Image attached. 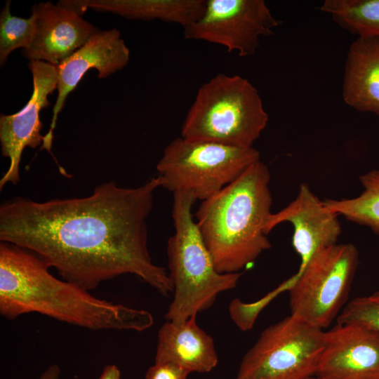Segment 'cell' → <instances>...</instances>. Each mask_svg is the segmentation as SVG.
Instances as JSON below:
<instances>
[{
  "label": "cell",
  "mask_w": 379,
  "mask_h": 379,
  "mask_svg": "<svg viewBox=\"0 0 379 379\" xmlns=\"http://www.w3.org/2000/svg\"><path fill=\"white\" fill-rule=\"evenodd\" d=\"M159 187L153 177L136 187L102 183L82 198L16 197L0 206V240L32 252L86 290L130 274L168 296V272L152 262L147 247V219Z\"/></svg>",
  "instance_id": "1"
},
{
  "label": "cell",
  "mask_w": 379,
  "mask_h": 379,
  "mask_svg": "<svg viewBox=\"0 0 379 379\" xmlns=\"http://www.w3.org/2000/svg\"><path fill=\"white\" fill-rule=\"evenodd\" d=\"M49 268L32 252L1 241V314L11 320L39 313L92 331H144L152 326L154 318L148 311L99 298L58 279Z\"/></svg>",
  "instance_id": "2"
},
{
  "label": "cell",
  "mask_w": 379,
  "mask_h": 379,
  "mask_svg": "<svg viewBox=\"0 0 379 379\" xmlns=\"http://www.w3.org/2000/svg\"><path fill=\"white\" fill-rule=\"evenodd\" d=\"M270 173L260 160L211 198L195 221L217 270L237 273L271 247L265 232L272 213Z\"/></svg>",
  "instance_id": "3"
},
{
  "label": "cell",
  "mask_w": 379,
  "mask_h": 379,
  "mask_svg": "<svg viewBox=\"0 0 379 379\" xmlns=\"http://www.w3.org/2000/svg\"><path fill=\"white\" fill-rule=\"evenodd\" d=\"M173 195L175 232L168 239L166 253L173 298L165 317L181 324L210 308L220 293L235 288L241 273L217 270L192 213L197 199L188 192Z\"/></svg>",
  "instance_id": "4"
},
{
  "label": "cell",
  "mask_w": 379,
  "mask_h": 379,
  "mask_svg": "<svg viewBox=\"0 0 379 379\" xmlns=\"http://www.w3.org/2000/svg\"><path fill=\"white\" fill-rule=\"evenodd\" d=\"M268 119L258 91L248 80L220 74L198 90L182 126L181 137L250 147Z\"/></svg>",
  "instance_id": "5"
},
{
  "label": "cell",
  "mask_w": 379,
  "mask_h": 379,
  "mask_svg": "<svg viewBox=\"0 0 379 379\" xmlns=\"http://www.w3.org/2000/svg\"><path fill=\"white\" fill-rule=\"evenodd\" d=\"M260 161L253 147H242L182 137L164 149L157 170L160 187L171 192H188L206 200L237 179Z\"/></svg>",
  "instance_id": "6"
},
{
  "label": "cell",
  "mask_w": 379,
  "mask_h": 379,
  "mask_svg": "<svg viewBox=\"0 0 379 379\" xmlns=\"http://www.w3.org/2000/svg\"><path fill=\"white\" fill-rule=\"evenodd\" d=\"M359 263L352 244H335L314 253L290 279L291 315L324 329L344 307Z\"/></svg>",
  "instance_id": "7"
},
{
  "label": "cell",
  "mask_w": 379,
  "mask_h": 379,
  "mask_svg": "<svg viewBox=\"0 0 379 379\" xmlns=\"http://www.w3.org/2000/svg\"><path fill=\"white\" fill-rule=\"evenodd\" d=\"M325 331L292 315L264 329L235 379H310L324 350Z\"/></svg>",
  "instance_id": "8"
},
{
  "label": "cell",
  "mask_w": 379,
  "mask_h": 379,
  "mask_svg": "<svg viewBox=\"0 0 379 379\" xmlns=\"http://www.w3.org/2000/svg\"><path fill=\"white\" fill-rule=\"evenodd\" d=\"M279 25L263 0H206L201 16L184 28V38L220 44L246 57Z\"/></svg>",
  "instance_id": "9"
},
{
  "label": "cell",
  "mask_w": 379,
  "mask_h": 379,
  "mask_svg": "<svg viewBox=\"0 0 379 379\" xmlns=\"http://www.w3.org/2000/svg\"><path fill=\"white\" fill-rule=\"evenodd\" d=\"M32 74L33 91L27 103L19 112L0 117V142L2 155L9 159L8 170L0 180V190L8 182L20 181L21 157L26 147L36 148L43 144L44 135L39 117L42 109L50 105L48 97L57 89L58 66L32 60L29 62Z\"/></svg>",
  "instance_id": "10"
},
{
  "label": "cell",
  "mask_w": 379,
  "mask_h": 379,
  "mask_svg": "<svg viewBox=\"0 0 379 379\" xmlns=\"http://www.w3.org/2000/svg\"><path fill=\"white\" fill-rule=\"evenodd\" d=\"M316 379H379V333L359 323L325 331Z\"/></svg>",
  "instance_id": "11"
},
{
  "label": "cell",
  "mask_w": 379,
  "mask_h": 379,
  "mask_svg": "<svg viewBox=\"0 0 379 379\" xmlns=\"http://www.w3.org/2000/svg\"><path fill=\"white\" fill-rule=\"evenodd\" d=\"M36 31L31 45L22 49L29 61H43L58 66L82 46L98 29L82 17L73 0L34 4Z\"/></svg>",
  "instance_id": "12"
},
{
  "label": "cell",
  "mask_w": 379,
  "mask_h": 379,
  "mask_svg": "<svg viewBox=\"0 0 379 379\" xmlns=\"http://www.w3.org/2000/svg\"><path fill=\"white\" fill-rule=\"evenodd\" d=\"M130 51L117 29L96 32L82 46L58 66V96L53 109L50 128L44 135L42 149L51 151L58 115L67 97L85 74L95 69L104 79L127 65Z\"/></svg>",
  "instance_id": "13"
},
{
  "label": "cell",
  "mask_w": 379,
  "mask_h": 379,
  "mask_svg": "<svg viewBox=\"0 0 379 379\" xmlns=\"http://www.w3.org/2000/svg\"><path fill=\"white\" fill-rule=\"evenodd\" d=\"M338 215L329 210L310 190L302 183L296 197L283 209L269 217L265 232L267 235L278 225H293V246L300 258L302 269L319 251L337 244L341 234Z\"/></svg>",
  "instance_id": "14"
},
{
  "label": "cell",
  "mask_w": 379,
  "mask_h": 379,
  "mask_svg": "<svg viewBox=\"0 0 379 379\" xmlns=\"http://www.w3.org/2000/svg\"><path fill=\"white\" fill-rule=\"evenodd\" d=\"M197 315L181 324L165 322L159 329L154 363L178 366L187 373H208L218 363L213 338L197 323Z\"/></svg>",
  "instance_id": "15"
},
{
  "label": "cell",
  "mask_w": 379,
  "mask_h": 379,
  "mask_svg": "<svg viewBox=\"0 0 379 379\" xmlns=\"http://www.w3.org/2000/svg\"><path fill=\"white\" fill-rule=\"evenodd\" d=\"M342 95L350 107L379 116V37H357L350 45Z\"/></svg>",
  "instance_id": "16"
},
{
  "label": "cell",
  "mask_w": 379,
  "mask_h": 379,
  "mask_svg": "<svg viewBox=\"0 0 379 379\" xmlns=\"http://www.w3.org/2000/svg\"><path fill=\"white\" fill-rule=\"evenodd\" d=\"M87 10L111 12L131 20H160L184 28L203 14L206 0H80Z\"/></svg>",
  "instance_id": "17"
},
{
  "label": "cell",
  "mask_w": 379,
  "mask_h": 379,
  "mask_svg": "<svg viewBox=\"0 0 379 379\" xmlns=\"http://www.w3.org/2000/svg\"><path fill=\"white\" fill-rule=\"evenodd\" d=\"M363 192L352 199L323 201L324 205L338 215L370 228L379 234V170L368 171L359 177Z\"/></svg>",
  "instance_id": "18"
},
{
  "label": "cell",
  "mask_w": 379,
  "mask_h": 379,
  "mask_svg": "<svg viewBox=\"0 0 379 379\" xmlns=\"http://www.w3.org/2000/svg\"><path fill=\"white\" fill-rule=\"evenodd\" d=\"M320 10L358 37H379V0H325Z\"/></svg>",
  "instance_id": "19"
},
{
  "label": "cell",
  "mask_w": 379,
  "mask_h": 379,
  "mask_svg": "<svg viewBox=\"0 0 379 379\" xmlns=\"http://www.w3.org/2000/svg\"><path fill=\"white\" fill-rule=\"evenodd\" d=\"M11 1H7L0 15V64L3 65L8 56L15 50L27 48L32 44L36 31V20L32 13L27 18L13 15Z\"/></svg>",
  "instance_id": "20"
},
{
  "label": "cell",
  "mask_w": 379,
  "mask_h": 379,
  "mask_svg": "<svg viewBox=\"0 0 379 379\" xmlns=\"http://www.w3.org/2000/svg\"><path fill=\"white\" fill-rule=\"evenodd\" d=\"M336 319L338 324H362L379 333V291L352 299L345 305Z\"/></svg>",
  "instance_id": "21"
},
{
  "label": "cell",
  "mask_w": 379,
  "mask_h": 379,
  "mask_svg": "<svg viewBox=\"0 0 379 379\" xmlns=\"http://www.w3.org/2000/svg\"><path fill=\"white\" fill-rule=\"evenodd\" d=\"M189 374L171 364L154 363L147 370L145 379H187Z\"/></svg>",
  "instance_id": "22"
},
{
  "label": "cell",
  "mask_w": 379,
  "mask_h": 379,
  "mask_svg": "<svg viewBox=\"0 0 379 379\" xmlns=\"http://www.w3.org/2000/svg\"><path fill=\"white\" fill-rule=\"evenodd\" d=\"M98 379H121V372L115 364L106 365Z\"/></svg>",
  "instance_id": "23"
},
{
  "label": "cell",
  "mask_w": 379,
  "mask_h": 379,
  "mask_svg": "<svg viewBox=\"0 0 379 379\" xmlns=\"http://www.w3.org/2000/svg\"><path fill=\"white\" fill-rule=\"evenodd\" d=\"M61 370L58 365L48 366L37 379H60Z\"/></svg>",
  "instance_id": "24"
},
{
  "label": "cell",
  "mask_w": 379,
  "mask_h": 379,
  "mask_svg": "<svg viewBox=\"0 0 379 379\" xmlns=\"http://www.w3.org/2000/svg\"><path fill=\"white\" fill-rule=\"evenodd\" d=\"M310 379H316V378L313 377V378H310Z\"/></svg>",
  "instance_id": "25"
}]
</instances>
